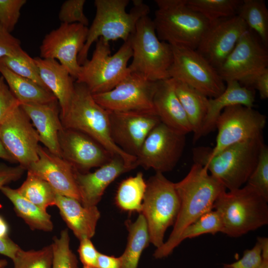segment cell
Returning <instances> with one entry per match:
<instances>
[{
    "label": "cell",
    "mask_w": 268,
    "mask_h": 268,
    "mask_svg": "<svg viewBox=\"0 0 268 268\" xmlns=\"http://www.w3.org/2000/svg\"><path fill=\"white\" fill-rule=\"evenodd\" d=\"M152 20L158 39L171 46L196 50L210 23L187 0H155Z\"/></svg>",
    "instance_id": "cell-6"
},
{
    "label": "cell",
    "mask_w": 268,
    "mask_h": 268,
    "mask_svg": "<svg viewBox=\"0 0 268 268\" xmlns=\"http://www.w3.org/2000/svg\"><path fill=\"white\" fill-rule=\"evenodd\" d=\"M223 225L219 213L214 209L207 212L186 227L179 239V244L187 238H193L204 234L214 235L222 232Z\"/></svg>",
    "instance_id": "cell-36"
},
{
    "label": "cell",
    "mask_w": 268,
    "mask_h": 268,
    "mask_svg": "<svg viewBox=\"0 0 268 268\" xmlns=\"http://www.w3.org/2000/svg\"><path fill=\"white\" fill-rule=\"evenodd\" d=\"M26 0H0V24L11 32L17 23Z\"/></svg>",
    "instance_id": "cell-41"
},
{
    "label": "cell",
    "mask_w": 268,
    "mask_h": 268,
    "mask_svg": "<svg viewBox=\"0 0 268 268\" xmlns=\"http://www.w3.org/2000/svg\"><path fill=\"white\" fill-rule=\"evenodd\" d=\"M171 47L173 58L169 78L185 83L208 98L216 97L223 92L224 81L196 50Z\"/></svg>",
    "instance_id": "cell-10"
},
{
    "label": "cell",
    "mask_w": 268,
    "mask_h": 268,
    "mask_svg": "<svg viewBox=\"0 0 268 268\" xmlns=\"http://www.w3.org/2000/svg\"><path fill=\"white\" fill-rule=\"evenodd\" d=\"M61 156L74 169L86 173L109 162L114 156L88 135L64 128L59 134Z\"/></svg>",
    "instance_id": "cell-19"
},
{
    "label": "cell",
    "mask_w": 268,
    "mask_h": 268,
    "mask_svg": "<svg viewBox=\"0 0 268 268\" xmlns=\"http://www.w3.org/2000/svg\"><path fill=\"white\" fill-rule=\"evenodd\" d=\"M248 29L238 15L218 19L210 23L196 50L217 70Z\"/></svg>",
    "instance_id": "cell-17"
},
{
    "label": "cell",
    "mask_w": 268,
    "mask_h": 268,
    "mask_svg": "<svg viewBox=\"0 0 268 268\" xmlns=\"http://www.w3.org/2000/svg\"><path fill=\"white\" fill-rule=\"evenodd\" d=\"M19 105V102L9 88L3 77L0 76V123Z\"/></svg>",
    "instance_id": "cell-43"
},
{
    "label": "cell",
    "mask_w": 268,
    "mask_h": 268,
    "mask_svg": "<svg viewBox=\"0 0 268 268\" xmlns=\"http://www.w3.org/2000/svg\"><path fill=\"white\" fill-rule=\"evenodd\" d=\"M20 249L19 246L9 237L0 238V254L6 256L12 260Z\"/></svg>",
    "instance_id": "cell-48"
},
{
    "label": "cell",
    "mask_w": 268,
    "mask_h": 268,
    "mask_svg": "<svg viewBox=\"0 0 268 268\" xmlns=\"http://www.w3.org/2000/svg\"><path fill=\"white\" fill-rule=\"evenodd\" d=\"M146 182L141 211L146 221L150 243L156 248L164 243L166 231L173 226L178 216L180 201L175 183L163 173L156 172Z\"/></svg>",
    "instance_id": "cell-9"
},
{
    "label": "cell",
    "mask_w": 268,
    "mask_h": 268,
    "mask_svg": "<svg viewBox=\"0 0 268 268\" xmlns=\"http://www.w3.org/2000/svg\"><path fill=\"white\" fill-rule=\"evenodd\" d=\"M185 135L160 122L143 141L136 157L137 166L163 174L172 170L182 155Z\"/></svg>",
    "instance_id": "cell-12"
},
{
    "label": "cell",
    "mask_w": 268,
    "mask_h": 268,
    "mask_svg": "<svg viewBox=\"0 0 268 268\" xmlns=\"http://www.w3.org/2000/svg\"><path fill=\"white\" fill-rule=\"evenodd\" d=\"M64 128L79 131L88 135L114 156L122 158L129 167H137L136 157L128 154L113 140L109 112L99 105L83 84L74 82V91L65 114L60 117Z\"/></svg>",
    "instance_id": "cell-3"
},
{
    "label": "cell",
    "mask_w": 268,
    "mask_h": 268,
    "mask_svg": "<svg viewBox=\"0 0 268 268\" xmlns=\"http://www.w3.org/2000/svg\"><path fill=\"white\" fill-rule=\"evenodd\" d=\"M80 241L77 250L79 259L83 268H97L99 252L90 239L83 238Z\"/></svg>",
    "instance_id": "cell-44"
},
{
    "label": "cell",
    "mask_w": 268,
    "mask_h": 268,
    "mask_svg": "<svg viewBox=\"0 0 268 268\" xmlns=\"http://www.w3.org/2000/svg\"><path fill=\"white\" fill-rule=\"evenodd\" d=\"M7 264V262L6 260H0V268H5Z\"/></svg>",
    "instance_id": "cell-53"
},
{
    "label": "cell",
    "mask_w": 268,
    "mask_h": 268,
    "mask_svg": "<svg viewBox=\"0 0 268 268\" xmlns=\"http://www.w3.org/2000/svg\"><path fill=\"white\" fill-rule=\"evenodd\" d=\"M260 268H268V260H263L262 265Z\"/></svg>",
    "instance_id": "cell-54"
},
{
    "label": "cell",
    "mask_w": 268,
    "mask_h": 268,
    "mask_svg": "<svg viewBox=\"0 0 268 268\" xmlns=\"http://www.w3.org/2000/svg\"><path fill=\"white\" fill-rule=\"evenodd\" d=\"M264 144L261 135L230 145L212 156L209 154V147L200 146L193 149V159L194 163L206 168L226 189L235 190L247 182Z\"/></svg>",
    "instance_id": "cell-2"
},
{
    "label": "cell",
    "mask_w": 268,
    "mask_h": 268,
    "mask_svg": "<svg viewBox=\"0 0 268 268\" xmlns=\"http://www.w3.org/2000/svg\"><path fill=\"white\" fill-rule=\"evenodd\" d=\"M85 0H67L61 6L59 18L62 23H79L85 26L89 21L83 12Z\"/></svg>",
    "instance_id": "cell-40"
},
{
    "label": "cell",
    "mask_w": 268,
    "mask_h": 268,
    "mask_svg": "<svg viewBox=\"0 0 268 268\" xmlns=\"http://www.w3.org/2000/svg\"><path fill=\"white\" fill-rule=\"evenodd\" d=\"M97 268H121V257L99 253Z\"/></svg>",
    "instance_id": "cell-49"
},
{
    "label": "cell",
    "mask_w": 268,
    "mask_h": 268,
    "mask_svg": "<svg viewBox=\"0 0 268 268\" xmlns=\"http://www.w3.org/2000/svg\"><path fill=\"white\" fill-rule=\"evenodd\" d=\"M129 0H95L96 14L88 28L85 44L78 56L82 66L87 60L92 44L99 38L105 41L122 39L126 41L134 32L139 20L148 15L150 8L141 0H133V7L127 12Z\"/></svg>",
    "instance_id": "cell-4"
},
{
    "label": "cell",
    "mask_w": 268,
    "mask_h": 268,
    "mask_svg": "<svg viewBox=\"0 0 268 268\" xmlns=\"http://www.w3.org/2000/svg\"><path fill=\"white\" fill-rule=\"evenodd\" d=\"M133 169L119 156H114L109 162L93 172L81 173L75 170V177L84 206H97L107 188L122 174Z\"/></svg>",
    "instance_id": "cell-21"
},
{
    "label": "cell",
    "mask_w": 268,
    "mask_h": 268,
    "mask_svg": "<svg viewBox=\"0 0 268 268\" xmlns=\"http://www.w3.org/2000/svg\"><path fill=\"white\" fill-rule=\"evenodd\" d=\"M0 73L20 104H49L58 102L48 90L13 73L0 64Z\"/></svg>",
    "instance_id": "cell-28"
},
{
    "label": "cell",
    "mask_w": 268,
    "mask_h": 268,
    "mask_svg": "<svg viewBox=\"0 0 268 268\" xmlns=\"http://www.w3.org/2000/svg\"><path fill=\"white\" fill-rule=\"evenodd\" d=\"M38 159L26 169L47 181L60 195L72 198L80 202L75 169L63 158L39 145Z\"/></svg>",
    "instance_id": "cell-20"
},
{
    "label": "cell",
    "mask_w": 268,
    "mask_h": 268,
    "mask_svg": "<svg viewBox=\"0 0 268 268\" xmlns=\"http://www.w3.org/2000/svg\"><path fill=\"white\" fill-rule=\"evenodd\" d=\"M146 188V182L141 172L124 179L120 183L116 191V205L123 211L139 213Z\"/></svg>",
    "instance_id": "cell-31"
},
{
    "label": "cell",
    "mask_w": 268,
    "mask_h": 268,
    "mask_svg": "<svg viewBox=\"0 0 268 268\" xmlns=\"http://www.w3.org/2000/svg\"><path fill=\"white\" fill-rule=\"evenodd\" d=\"M21 49L19 40L0 24V59L15 55Z\"/></svg>",
    "instance_id": "cell-45"
},
{
    "label": "cell",
    "mask_w": 268,
    "mask_h": 268,
    "mask_svg": "<svg viewBox=\"0 0 268 268\" xmlns=\"http://www.w3.org/2000/svg\"><path fill=\"white\" fill-rule=\"evenodd\" d=\"M111 54L109 42L99 38L91 59L81 66L75 82L84 84L92 94L113 89L130 73L128 63L133 52L129 38Z\"/></svg>",
    "instance_id": "cell-8"
},
{
    "label": "cell",
    "mask_w": 268,
    "mask_h": 268,
    "mask_svg": "<svg viewBox=\"0 0 268 268\" xmlns=\"http://www.w3.org/2000/svg\"><path fill=\"white\" fill-rule=\"evenodd\" d=\"M180 206L173 230L166 242L156 248L155 259L168 257L179 245L184 229L201 215L213 209L215 201L225 188L201 164L194 163L187 175L175 183Z\"/></svg>",
    "instance_id": "cell-1"
},
{
    "label": "cell",
    "mask_w": 268,
    "mask_h": 268,
    "mask_svg": "<svg viewBox=\"0 0 268 268\" xmlns=\"http://www.w3.org/2000/svg\"><path fill=\"white\" fill-rule=\"evenodd\" d=\"M49 104H20L36 128L41 142L50 152L62 157L59 134L64 128L57 106Z\"/></svg>",
    "instance_id": "cell-22"
},
{
    "label": "cell",
    "mask_w": 268,
    "mask_h": 268,
    "mask_svg": "<svg viewBox=\"0 0 268 268\" xmlns=\"http://www.w3.org/2000/svg\"><path fill=\"white\" fill-rule=\"evenodd\" d=\"M153 105L161 123L185 135L192 132L191 126L170 78L158 81Z\"/></svg>",
    "instance_id": "cell-23"
},
{
    "label": "cell",
    "mask_w": 268,
    "mask_h": 268,
    "mask_svg": "<svg viewBox=\"0 0 268 268\" xmlns=\"http://www.w3.org/2000/svg\"><path fill=\"white\" fill-rule=\"evenodd\" d=\"M109 112L113 140L124 152L136 157L146 136L161 122L159 118L149 113Z\"/></svg>",
    "instance_id": "cell-18"
},
{
    "label": "cell",
    "mask_w": 268,
    "mask_h": 268,
    "mask_svg": "<svg viewBox=\"0 0 268 268\" xmlns=\"http://www.w3.org/2000/svg\"><path fill=\"white\" fill-rule=\"evenodd\" d=\"M247 183L268 201V148L265 144L260 149L256 167Z\"/></svg>",
    "instance_id": "cell-39"
},
{
    "label": "cell",
    "mask_w": 268,
    "mask_h": 268,
    "mask_svg": "<svg viewBox=\"0 0 268 268\" xmlns=\"http://www.w3.org/2000/svg\"><path fill=\"white\" fill-rule=\"evenodd\" d=\"M9 227L5 219L0 215V238L8 237Z\"/></svg>",
    "instance_id": "cell-52"
},
{
    "label": "cell",
    "mask_w": 268,
    "mask_h": 268,
    "mask_svg": "<svg viewBox=\"0 0 268 268\" xmlns=\"http://www.w3.org/2000/svg\"><path fill=\"white\" fill-rule=\"evenodd\" d=\"M237 15L261 42L268 44V9L263 0H243Z\"/></svg>",
    "instance_id": "cell-32"
},
{
    "label": "cell",
    "mask_w": 268,
    "mask_h": 268,
    "mask_svg": "<svg viewBox=\"0 0 268 268\" xmlns=\"http://www.w3.org/2000/svg\"><path fill=\"white\" fill-rule=\"evenodd\" d=\"M0 158L11 163H16L12 155L8 152L0 140Z\"/></svg>",
    "instance_id": "cell-51"
},
{
    "label": "cell",
    "mask_w": 268,
    "mask_h": 268,
    "mask_svg": "<svg viewBox=\"0 0 268 268\" xmlns=\"http://www.w3.org/2000/svg\"><path fill=\"white\" fill-rule=\"evenodd\" d=\"M158 81L130 72L112 90L92 94L94 100L112 112H140L155 114L153 97Z\"/></svg>",
    "instance_id": "cell-13"
},
{
    "label": "cell",
    "mask_w": 268,
    "mask_h": 268,
    "mask_svg": "<svg viewBox=\"0 0 268 268\" xmlns=\"http://www.w3.org/2000/svg\"><path fill=\"white\" fill-rule=\"evenodd\" d=\"M129 232L125 250L120 256L121 268H137L143 250L150 241L147 225L143 215H139L134 222L126 221Z\"/></svg>",
    "instance_id": "cell-30"
},
{
    "label": "cell",
    "mask_w": 268,
    "mask_h": 268,
    "mask_svg": "<svg viewBox=\"0 0 268 268\" xmlns=\"http://www.w3.org/2000/svg\"><path fill=\"white\" fill-rule=\"evenodd\" d=\"M88 28L79 23H62L47 34L40 47L43 59L58 60L76 79L81 69L78 56L86 40Z\"/></svg>",
    "instance_id": "cell-16"
},
{
    "label": "cell",
    "mask_w": 268,
    "mask_h": 268,
    "mask_svg": "<svg viewBox=\"0 0 268 268\" xmlns=\"http://www.w3.org/2000/svg\"><path fill=\"white\" fill-rule=\"evenodd\" d=\"M56 206L67 227L79 240L91 239L95 235L100 212L97 206L82 205L76 199L64 196L57 193Z\"/></svg>",
    "instance_id": "cell-24"
},
{
    "label": "cell",
    "mask_w": 268,
    "mask_h": 268,
    "mask_svg": "<svg viewBox=\"0 0 268 268\" xmlns=\"http://www.w3.org/2000/svg\"><path fill=\"white\" fill-rule=\"evenodd\" d=\"M267 123V117L255 110L241 105L225 108L218 118L216 144L209 148L211 156L224 148L262 135Z\"/></svg>",
    "instance_id": "cell-11"
},
{
    "label": "cell",
    "mask_w": 268,
    "mask_h": 268,
    "mask_svg": "<svg viewBox=\"0 0 268 268\" xmlns=\"http://www.w3.org/2000/svg\"><path fill=\"white\" fill-rule=\"evenodd\" d=\"M241 84L249 88H255L259 93L260 98H268V68H266L246 78Z\"/></svg>",
    "instance_id": "cell-46"
},
{
    "label": "cell",
    "mask_w": 268,
    "mask_h": 268,
    "mask_svg": "<svg viewBox=\"0 0 268 268\" xmlns=\"http://www.w3.org/2000/svg\"><path fill=\"white\" fill-rule=\"evenodd\" d=\"M170 78L191 126L195 142L202 136L208 98L185 83Z\"/></svg>",
    "instance_id": "cell-27"
},
{
    "label": "cell",
    "mask_w": 268,
    "mask_h": 268,
    "mask_svg": "<svg viewBox=\"0 0 268 268\" xmlns=\"http://www.w3.org/2000/svg\"><path fill=\"white\" fill-rule=\"evenodd\" d=\"M268 202L247 184L238 189L223 192L213 205L222 220V233L237 238L268 224Z\"/></svg>",
    "instance_id": "cell-5"
},
{
    "label": "cell",
    "mask_w": 268,
    "mask_h": 268,
    "mask_svg": "<svg viewBox=\"0 0 268 268\" xmlns=\"http://www.w3.org/2000/svg\"></svg>",
    "instance_id": "cell-55"
},
{
    "label": "cell",
    "mask_w": 268,
    "mask_h": 268,
    "mask_svg": "<svg viewBox=\"0 0 268 268\" xmlns=\"http://www.w3.org/2000/svg\"><path fill=\"white\" fill-rule=\"evenodd\" d=\"M25 169L20 165L12 167L0 164V189L6 185L21 178Z\"/></svg>",
    "instance_id": "cell-47"
},
{
    "label": "cell",
    "mask_w": 268,
    "mask_h": 268,
    "mask_svg": "<svg viewBox=\"0 0 268 268\" xmlns=\"http://www.w3.org/2000/svg\"><path fill=\"white\" fill-rule=\"evenodd\" d=\"M0 64L17 75L27 78L48 90L41 79L34 58L22 49L15 55L0 59Z\"/></svg>",
    "instance_id": "cell-35"
},
{
    "label": "cell",
    "mask_w": 268,
    "mask_h": 268,
    "mask_svg": "<svg viewBox=\"0 0 268 268\" xmlns=\"http://www.w3.org/2000/svg\"><path fill=\"white\" fill-rule=\"evenodd\" d=\"M242 0H187L188 6L209 23L237 15Z\"/></svg>",
    "instance_id": "cell-34"
},
{
    "label": "cell",
    "mask_w": 268,
    "mask_h": 268,
    "mask_svg": "<svg viewBox=\"0 0 268 268\" xmlns=\"http://www.w3.org/2000/svg\"><path fill=\"white\" fill-rule=\"evenodd\" d=\"M16 190L22 196L44 210L55 205L57 192L47 181L29 172L24 182Z\"/></svg>",
    "instance_id": "cell-33"
},
{
    "label": "cell",
    "mask_w": 268,
    "mask_h": 268,
    "mask_svg": "<svg viewBox=\"0 0 268 268\" xmlns=\"http://www.w3.org/2000/svg\"><path fill=\"white\" fill-rule=\"evenodd\" d=\"M129 39L133 52L132 61L128 66L130 72L152 81L170 78L172 48L158 39L152 19L148 15L141 18Z\"/></svg>",
    "instance_id": "cell-7"
},
{
    "label": "cell",
    "mask_w": 268,
    "mask_h": 268,
    "mask_svg": "<svg viewBox=\"0 0 268 268\" xmlns=\"http://www.w3.org/2000/svg\"><path fill=\"white\" fill-rule=\"evenodd\" d=\"M268 66V52L255 33L250 29L240 38L234 49L217 71L224 82L240 83Z\"/></svg>",
    "instance_id": "cell-15"
},
{
    "label": "cell",
    "mask_w": 268,
    "mask_h": 268,
    "mask_svg": "<svg viewBox=\"0 0 268 268\" xmlns=\"http://www.w3.org/2000/svg\"><path fill=\"white\" fill-rule=\"evenodd\" d=\"M51 245L52 268H78L77 258L70 248V237L67 229L62 230L59 237H53Z\"/></svg>",
    "instance_id": "cell-37"
},
{
    "label": "cell",
    "mask_w": 268,
    "mask_h": 268,
    "mask_svg": "<svg viewBox=\"0 0 268 268\" xmlns=\"http://www.w3.org/2000/svg\"><path fill=\"white\" fill-rule=\"evenodd\" d=\"M34 59L42 82L55 96L60 105V116H64L73 95L74 78L67 68L56 60L41 57H35Z\"/></svg>",
    "instance_id": "cell-25"
},
{
    "label": "cell",
    "mask_w": 268,
    "mask_h": 268,
    "mask_svg": "<svg viewBox=\"0 0 268 268\" xmlns=\"http://www.w3.org/2000/svg\"><path fill=\"white\" fill-rule=\"evenodd\" d=\"M0 191L12 202L16 215L31 229L45 232L53 230L54 225L51 216L46 210L24 198L16 189L5 186Z\"/></svg>",
    "instance_id": "cell-29"
},
{
    "label": "cell",
    "mask_w": 268,
    "mask_h": 268,
    "mask_svg": "<svg viewBox=\"0 0 268 268\" xmlns=\"http://www.w3.org/2000/svg\"><path fill=\"white\" fill-rule=\"evenodd\" d=\"M12 261L13 268H52V245L38 250L24 251L20 249Z\"/></svg>",
    "instance_id": "cell-38"
},
{
    "label": "cell",
    "mask_w": 268,
    "mask_h": 268,
    "mask_svg": "<svg viewBox=\"0 0 268 268\" xmlns=\"http://www.w3.org/2000/svg\"><path fill=\"white\" fill-rule=\"evenodd\" d=\"M225 90L219 95L208 98L202 136L206 135L215 128L216 121L226 108L237 105L253 107L255 94L253 89L242 85L235 80L226 82Z\"/></svg>",
    "instance_id": "cell-26"
},
{
    "label": "cell",
    "mask_w": 268,
    "mask_h": 268,
    "mask_svg": "<svg viewBox=\"0 0 268 268\" xmlns=\"http://www.w3.org/2000/svg\"><path fill=\"white\" fill-rule=\"evenodd\" d=\"M257 242L259 244L263 260H268V238L264 237H258Z\"/></svg>",
    "instance_id": "cell-50"
},
{
    "label": "cell",
    "mask_w": 268,
    "mask_h": 268,
    "mask_svg": "<svg viewBox=\"0 0 268 268\" xmlns=\"http://www.w3.org/2000/svg\"><path fill=\"white\" fill-rule=\"evenodd\" d=\"M0 140L25 170L38 159L39 136L20 105L0 123Z\"/></svg>",
    "instance_id": "cell-14"
},
{
    "label": "cell",
    "mask_w": 268,
    "mask_h": 268,
    "mask_svg": "<svg viewBox=\"0 0 268 268\" xmlns=\"http://www.w3.org/2000/svg\"><path fill=\"white\" fill-rule=\"evenodd\" d=\"M263 259L259 244L257 242L251 249L246 250L243 257L231 264H225L224 268H260Z\"/></svg>",
    "instance_id": "cell-42"
}]
</instances>
